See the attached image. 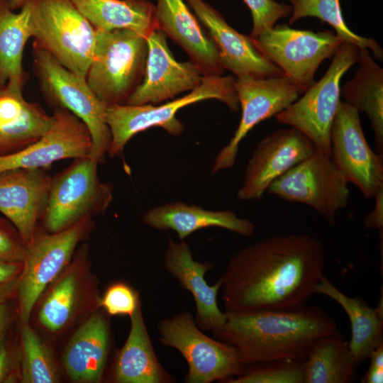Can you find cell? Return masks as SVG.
Wrapping results in <instances>:
<instances>
[{"instance_id":"25","label":"cell","mask_w":383,"mask_h":383,"mask_svg":"<svg viewBox=\"0 0 383 383\" xmlns=\"http://www.w3.org/2000/svg\"><path fill=\"white\" fill-rule=\"evenodd\" d=\"M130 317L128 338L114 360L113 381L118 383L174 382V378L155 354L143 318L141 301Z\"/></svg>"},{"instance_id":"41","label":"cell","mask_w":383,"mask_h":383,"mask_svg":"<svg viewBox=\"0 0 383 383\" xmlns=\"http://www.w3.org/2000/svg\"><path fill=\"white\" fill-rule=\"evenodd\" d=\"M10 355L8 348L4 342H0V382H8L11 380Z\"/></svg>"},{"instance_id":"40","label":"cell","mask_w":383,"mask_h":383,"mask_svg":"<svg viewBox=\"0 0 383 383\" xmlns=\"http://www.w3.org/2000/svg\"><path fill=\"white\" fill-rule=\"evenodd\" d=\"M375 204L373 209L364 218L363 224L369 229L383 231V188H381L374 195Z\"/></svg>"},{"instance_id":"24","label":"cell","mask_w":383,"mask_h":383,"mask_svg":"<svg viewBox=\"0 0 383 383\" xmlns=\"http://www.w3.org/2000/svg\"><path fill=\"white\" fill-rule=\"evenodd\" d=\"M109 349V322L96 311L73 334L65 350L62 361L70 378L82 383L100 382Z\"/></svg>"},{"instance_id":"2","label":"cell","mask_w":383,"mask_h":383,"mask_svg":"<svg viewBox=\"0 0 383 383\" xmlns=\"http://www.w3.org/2000/svg\"><path fill=\"white\" fill-rule=\"evenodd\" d=\"M226 313L225 323L212 334L235 349L243 367L274 360L304 362L313 343L337 329L333 318L317 306Z\"/></svg>"},{"instance_id":"26","label":"cell","mask_w":383,"mask_h":383,"mask_svg":"<svg viewBox=\"0 0 383 383\" xmlns=\"http://www.w3.org/2000/svg\"><path fill=\"white\" fill-rule=\"evenodd\" d=\"M316 294L325 295L337 302L347 313L351 326L348 343L357 365L369 357L373 350L383 344V299L372 308L360 297H350L335 287L323 275Z\"/></svg>"},{"instance_id":"1","label":"cell","mask_w":383,"mask_h":383,"mask_svg":"<svg viewBox=\"0 0 383 383\" xmlns=\"http://www.w3.org/2000/svg\"><path fill=\"white\" fill-rule=\"evenodd\" d=\"M323 245L305 233L275 235L229 260L223 280L226 311L283 310L306 304L324 275Z\"/></svg>"},{"instance_id":"18","label":"cell","mask_w":383,"mask_h":383,"mask_svg":"<svg viewBox=\"0 0 383 383\" xmlns=\"http://www.w3.org/2000/svg\"><path fill=\"white\" fill-rule=\"evenodd\" d=\"M51 181L44 168H15L0 172V213L15 227L27 248L45 210Z\"/></svg>"},{"instance_id":"31","label":"cell","mask_w":383,"mask_h":383,"mask_svg":"<svg viewBox=\"0 0 383 383\" xmlns=\"http://www.w3.org/2000/svg\"><path fill=\"white\" fill-rule=\"evenodd\" d=\"M79 270L67 266L52 282L38 309V320L50 332L65 328L72 318L81 293Z\"/></svg>"},{"instance_id":"8","label":"cell","mask_w":383,"mask_h":383,"mask_svg":"<svg viewBox=\"0 0 383 383\" xmlns=\"http://www.w3.org/2000/svg\"><path fill=\"white\" fill-rule=\"evenodd\" d=\"M157 329L159 342L178 350L187 361V383H225L239 375L244 368L235 349L204 334L189 311L162 318Z\"/></svg>"},{"instance_id":"5","label":"cell","mask_w":383,"mask_h":383,"mask_svg":"<svg viewBox=\"0 0 383 383\" xmlns=\"http://www.w3.org/2000/svg\"><path fill=\"white\" fill-rule=\"evenodd\" d=\"M96 30L94 58L86 81L106 107L126 104L144 75L146 38L128 29Z\"/></svg>"},{"instance_id":"7","label":"cell","mask_w":383,"mask_h":383,"mask_svg":"<svg viewBox=\"0 0 383 383\" xmlns=\"http://www.w3.org/2000/svg\"><path fill=\"white\" fill-rule=\"evenodd\" d=\"M360 48L344 42L336 50L324 75L287 109L277 121L301 131L322 153L331 157V131L340 101V82L359 60Z\"/></svg>"},{"instance_id":"42","label":"cell","mask_w":383,"mask_h":383,"mask_svg":"<svg viewBox=\"0 0 383 383\" xmlns=\"http://www.w3.org/2000/svg\"><path fill=\"white\" fill-rule=\"evenodd\" d=\"M11 318L9 306L4 302H0V342L4 339V336L8 328Z\"/></svg>"},{"instance_id":"6","label":"cell","mask_w":383,"mask_h":383,"mask_svg":"<svg viewBox=\"0 0 383 383\" xmlns=\"http://www.w3.org/2000/svg\"><path fill=\"white\" fill-rule=\"evenodd\" d=\"M32 53L33 72L43 96L54 109H65L86 124L92 140L89 157L99 163L104 162L111 145L106 106L85 78L68 70L48 51L33 43Z\"/></svg>"},{"instance_id":"23","label":"cell","mask_w":383,"mask_h":383,"mask_svg":"<svg viewBox=\"0 0 383 383\" xmlns=\"http://www.w3.org/2000/svg\"><path fill=\"white\" fill-rule=\"evenodd\" d=\"M143 222L152 228L172 230L180 240L198 230L209 227L222 228L244 237L251 236L255 228L252 221L238 217L230 210H207L182 201L167 203L149 209L144 214Z\"/></svg>"},{"instance_id":"9","label":"cell","mask_w":383,"mask_h":383,"mask_svg":"<svg viewBox=\"0 0 383 383\" xmlns=\"http://www.w3.org/2000/svg\"><path fill=\"white\" fill-rule=\"evenodd\" d=\"M98 165L89 156L77 158L52 177L43 216L49 232L62 231L83 218L104 212L110 205L112 187L100 180Z\"/></svg>"},{"instance_id":"37","label":"cell","mask_w":383,"mask_h":383,"mask_svg":"<svg viewBox=\"0 0 383 383\" xmlns=\"http://www.w3.org/2000/svg\"><path fill=\"white\" fill-rule=\"evenodd\" d=\"M26 251L17 230L0 216V262H23Z\"/></svg>"},{"instance_id":"12","label":"cell","mask_w":383,"mask_h":383,"mask_svg":"<svg viewBox=\"0 0 383 383\" xmlns=\"http://www.w3.org/2000/svg\"><path fill=\"white\" fill-rule=\"evenodd\" d=\"M90 218L55 233L36 232L27 248L17 287L18 313L27 323L43 292L70 265L78 243L91 227Z\"/></svg>"},{"instance_id":"34","label":"cell","mask_w":383,"mask_h":383,"mask_svg":"<svg viewBox=\"0 0 383 383\" xmlns=\"http://www.w3.org/2000/svg\"><path fill=\"white\" fill-rule=\"evenodd\" d=\"M225 383H304V361L274 360L246 366Z\"/></svg>"},{"instance_id":"16","label":"cell","mask_w":383,"mask_h":383,"mask_svg":"<svg viewBox=\"0 0 383 383\" xmlns=\"http://www.w3.org/2000/svg\"><path fill=\"white\" fill-rule=\"evenodd\" d=\"M166 33L159 28L146 37L147 57L140 84L126 104H156L198 87L204 76L193 62H178L167 43Z\"/></svg>"},{"instance_id":"20","label":"cell","mask_w":383,"mask_h":383,"mask_svg":"<svg viewBox=\"0 0 383 383\" xmlns=\"http://www.w3.org/2000/svg\"><path fill=\"white\" fill-rule=\"evenodd\" d=\"M163 265L179 285L192 295L196 307L194 321L196 326L204 332L212 333L220 328L226 319V313L220 310L217 303L223 280L221 277L213 285L209 286L204 277L213 265L209 262L195 260L187 243L183 240L177 243L171 238H168Z\"/></svg>"},{"instance_id":"29","label":"cell","mask_w":383,"mask_h":383,"mask_svg":"<svg viewBox=\"0 0 383 383\" xmlns=\"http://www.w3.org/2000/svg\"><path fill=\"white\" fill-rule=\"evenodd\" d=\"M15 1L17 7L13 0H0V86L10 83L23 88V50L31 34L27 10Z\"/></svg>"},{"instance_id":"27","label":"cell","mask_w":383,"mask_h":383,"mask_svg":"<svg viewBox=\"0 0 383 383\" xmlns=\"http://www.w3.org/2000/svg\"><path fill=\"white\" fill-rule=\"evenodd\" d=\"M98 30L128 29L146 37L158 28L155 6L148 0H72Z\"/></svg>"},{"instance_id":"11","label":"cell","mask_w":383,"mask_h":383,"mask_svg":"<svg viewBox=\"0 0 383 383\" xmlns=\"http://www.w3.org/2000/svg\"><path fill=\"white\" fill-rule=\"evenodd\" d=\"M267 192L309 206L331 224L350 199L348 183L331 157L318 150L274 180Z\"/></svg>"},{"instance_id":"39","label":"cell","mask_w":383,"mask_h":383,"mask_svg":"<svg viewBox=\"0 0 383 383\" xmlns=\"http://www.w3.org/2000/svg\"><path fill=\"white\" fill-rule=\"evenodd\" d=\"M370 365L361 380L362 383L383 382V344L372 351L369 357Z\"/></svg>"},{"instance_id":"13","label":"cell","mask_w":383,"mask_h":383,"mask_svg":"<svg viewBox=\"0 0 383 383\" xmlns=\"http://www.w3.org/2000/svg\"><path fill=\"white\" fill-rule=\"evenodd\" d=\"M331 158L347 182L366 199L383 188V154L374 152L362 131L359 111L340 101L331 131Z\"/></svg>"},{"instance_id":"4","label":"cell","mask_w":383,"mask_h":383,"mask_svg":"<svg viewBox=\"0 0 383 383\" xmlns=\"http://www.w3.org/2000/svg\"><path fill=\"white\" fill-rule=\"evenodd\" d=\"M235 84V77L233 76L204 75L201 84L189 94L162 105L123 104L106 107L105 116L111 133L109 155H118L133 136L152 127L159 126L172 135H180L184 126L176 114L189 104L216 99L231 111H237L240 106Z\"/></svg>"},{"instance_id":"3","label":"cell","mask_w":383,"mask_h":383,"mask_svg":"<svg viewBox=\"0 0 383 383\" xmlns=\"http://www.w3.org/2000/svg\"><path fill=\"white\" fill-rule=\"evenodd\" d=\"M28 12L33 43L86 79L93 60L96 29L72 0H16Z\"/></svg>"},{"instance_id":"38","label":"cell","mask_w":383,"mask_h":383,"mask_svg":"<svg viewBox=\"0 0 383 383\" xmlns=\"http://www.w3.org/2000/svg\"><path fill=\"white\" fill-rule=\"evenodd\" d=\"M23 267V262H0V302L17 289Z\"/></svg>"},{"instance_id":"30","label":"cell","mask_w":383,"mask_h":383,"mask_svg":"<svg viewBox=\"0 0 383 383\" xmlns=\"http://www.w3.org/2000/svg\"><path fill=\"white\" fill-rule=\"evenodd\" d=\"M304 366V383H350L356 379L358 365L336 329L313 343Z\"/></svg>"},{"instance_id":"28","label":"cell","mask_w":383,"mask_h":383,"mask_svg":"<svg viewBox=\"0 0 383 383\" xmlns=\"http://www.w3.org/2000/svg\"><path fill=\"white\" fill-rule=\"evenodd\" d=\"M359 67L340 89L345 102L367 116L377 152L383 154V69L366 48L360 49Z\"/></svg>"},{"instance_id":"33","label":"cell","mask_w":383,"mask_h":383,"mask_svg":"<svg viewBox=\"0 0 383 383\" xmlns=\"http://www.w3.org/2000/svg\"><path fill=\"white\" fill-rule=\"evenodd\" d=\"M21 343V382H57L58 372L52 353L28 322L23 323Z\"/></svg>"},{"instance_id":"14","label":"cell","mask_w":383,"mask_h":383,"mask_svg":"<svg viewBox=\"0 0 383 383\" xmlns=\"http://www.w3.org/2000/svg\"><path fill=\"white\" fill-rule=\"evenodd\" d=\"M235 91L241 118L229 143L217 154L212 173L231 168L236 160L240 142L258 123L287 109L299 97L301 91L285 75L235 77Z\"/></svg>"},{"instance_id":"10","label":"cell","mask_w":383,"mask_h":383,"mask_svg":"<svg viewBox=\"0 0 383 383\" xmlns=\"http://www.w3.org/2000/svg\"><path fill=\"white\" fill-rule=\"evenodd\" d=\"M256 48L276 65L305 92L315 82V73L323 61L333 57L344 43L335 33L275 25L252 38Z\"/></svg>"},{"instance_id":"22","label":"cell","mask_w":383,"mask_h":383,"mask_svg":"<svg viewBox=\"0 0 383 383\" xmlns=\"http://www.w3.org/2000/svg\"><path fill=\"white\" fill-rule=\"evenodd\" d=\"M155 16L158 28L187 52L204 75H221L224 68L217 48L184 0H157Z\"/></svg>"},{"instance_id":"17","label":"cell","mask_w":383,"mask_h":383,"mask_svg":"<svg viewBox=\"0 0 383 383\" xmlns=\"http://www.w3.org/2000/svg\"><path fill=\"white\" fill-rule=\"evenodd\" d=\"M54 122L38 140L15 153L0 157V172L15 168H45L54 162L89 157L92 140L86 124L70 111L55 108Z\"/></svg>"},{"instance_id":"32","label":"cell","mask_w":383,"mask_h":383,"mask_svg":"<svg viewBox=\"0 0 383 383\" xmlns=\"http://www.w3.org/2000/svg\"><path fill=\"white\" fill-rule=\"evenodd\" d=\"M289 1L292 6L289 25L305 17L318 18L329 24L344 42L353 44L360 49L370 50L377 60H382L383 50L375 40L359 35L348 27L343 16L340 0Z\"/></svg>"},{"instance_id":"21","label":"cell","mask_w":383,"mask_h":383,"mask_svg":"<svg viewBox=\"0 0 383 383\" xmlns=\"http://www.w3.org/2000/svg\"><path fill=\"white\" fill-rule=\"evenodd\" d=\"M23 88L0 86V157L21 150L41 138L52 126L54 116L39 104L25 99Z\"/></svg>"},{"instance_id":"36","label":"cell","mask_w":383,"mask_h":383,"mask_svg":"<svg viewBox=\"0 0 383 383\" xmlns=\"http://www.w3.org/2000/svg\"><path fill=\"white\" fill-rule=\"evenodd\" d=\"M140 301L139 293L123 282H116L106 290L99 304L111 316H131Z\"/></svg>"},{"instance_id":"35","label":"cell","mask_w":383,"mask_h":383,"mask_svg":"<svg viewBox=\"0 0 383 383\" xmlns=\"http://www.w3.org/2000/svg\"><path fill=\"white\" fill-rule=\"evenodd\" d=\"M249 8L252 18L250 37L255 38L265 30L271 28L282 18L289 17L292 6L275 0H243Z\"/></svg>"},{"instance_id":"15","label":"cell","mask_w":383,"mask_h":383,"mask_svg":"<svg viewBox=\"0 0 383 383\" xmlns=\"http://www.w3.org/2000/svg\"><path fill=\"white\" fill-rule=\"evenodd\" d=\"M316 150L304 134L293 127L277 130L265 136L248 162L238 199H260L274 180Z\"/></svg>"},{"instance_id":"19","label":"cell","mask_w":383,"mask_h":383,"mask_svg":"<svg viewBox=\"0 0 383 383\" xmlns=\"http://www.w3.org/2000/svg\"><path fill=\"white\" fill-rule=\"evenodd\" d=\"M199 21L209 32L221 65L235 76L270 77L283 75L282 71L262 55L250 36L231 27L223 16L203 0H187Z\"/></svg>"}]
</instances>
